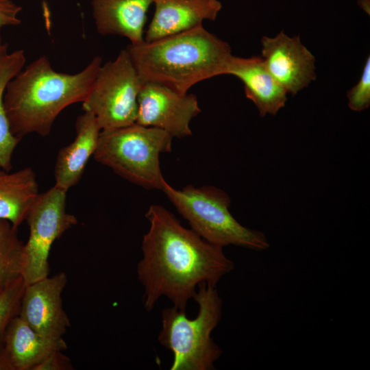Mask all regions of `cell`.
Here are the masks:
<instances>
[{"instance_id": "6da1fadb", "label": "cell", "mask_w": 370, "mask_h": 370, "mask_svg": "<svg viewBox=\"0 0 370 370\" xmlns=\"http://www.w3.org/2000/svg\"><path fill=\"white\" fill-rule=\"evenodd\" d=\"M145 217L149 228L143 238L137 274L148 312L162 296L174 307L186 310L199 284L217 286L234 269V263L225 255L223 247L184 227L165 208L151 205Z\"/></svg>"}, {"instance_id": "7a4b0ae2", "label": "cell", "mask_w": 370, "mask_h": 370, "mask_svg": "<svg viewBox=\"0 0 370 370\" xmlns=\"http://www.w3.org/2000/svg\"><path fill=\"white\" fill-rule=\"evenodd\" d=\"M101 64L96 56L77 73H60L42 56L24 67L8 83L3 97L14 136L20 140L29 134L47 136L64 108L86 99Z\"/></svg>"}, {"instance_id": "3957f363", "label": "cell", "mask_w": 370, "mask_h": 370, "mask_svg": "<svg viewBox=\"0 0 370 370\" xmlns=\"http://www.w3.org/2000/svg\"><path fill=\"white\" fill-rule=\"evenodd\" d=\"M126 51L142 82L166 86L186 94L195 84L226 75L233 56L227 42L202 25L139 45Z\"/></svg>"}, {"instance_id": "277c9868", "label": "cell", "mask_w": 370, "mask_h": 370, "mask_svg": "<svg viewBox=\"0 0 370 370\" xmlns=\"http://www.w3.org/2000/svg\"><path fill=\"white\" fill-rule=\"evenodd\" d=\"M193 299L199 306L195 319H189L186 310L174 306L161 312L158 340L173 353L170 370H213L223 353L211 337L222 315L223 301L216 286L199 284Z\"/></svg>"}, {"instance_id": "5b68a950", "label": "cell", "mask_w": 370, "mask_h": 370, "mask_svg": "<svg viewBox=\"0 0 370 370\" xmlns=\"http://www.w3.org/2000/svg\"><path fill=\"white\" fill-rule=\"evenodd\" d=\"M161 190L190 229L206 241L223 247L232 245L256 251L269 248L263 232L245 227L232 216L230 198L222 190L193 185L177 190L164 180Z\"/></svg>"}, {"instance_id": "8992f818", "label": "cell", "mask_w": 370, "mask_h": 370, "mask_svg": "<svg viewBox=\"0 0 370 370\" xmlns=\"http://www.w3.org/2000/svg\"><path fill=\"white\" fill-rule=\"evenodd\" d=\"M172 138L162 130L136 123L101 131L93 158L134 184L161 190L165 180L159 158L171 151Z\"/></svg>"}, {"instance_id": "52a82bcc", "label": "cell", "mask_w": 370, "mask_h": 370, "mask_svg": "<svg viewBox=\"0 0 370 370\" xmlns=\"http://www.w3.org/2000/svg\"><path fill=\"white\" fill-rule=\"evenodd\" d=\"M143 84L126 49L121 50L114 60L101 65L82 108L101 131L134 124Z\"/></svg>"}, {"instance_id": "ba28073f", "label": "cell", "mask_w": 370, "mask_h": 370, "mask_svg": "<svg viewBox=\"0 0 370 370\" xmlns=\"http://www.w3.org/2000/svg\"><path fill=\"white\" fill-rule=\"evenodd\" d=\"M66 191L53 186L39 194L26 218L29 234L25 249L23 278L29 284L49 276V256L54 241L77 224L66 210Z\"/></svg>"}, {"instance_id": "9c48e42d", "label": "cell", "mask_w": 370, "mask_h": 370, "mask_svg": "<svg viewBox=\"0 0 370 370\" xmlns=\"http://www.w3.org/2000/svg\"><path fill=\"white\" fill-rule=\"evenodd\" d=\"M200 112L195 95L144 82L138 97L136 123L162 130L173 138H182L192 134L190 122Z\"/></svg>"}, {"instance_id": "30bf717a", "label": "cell", "mask_w": 370, "mask_h": 370, "mask_svg": "<svg viewBox=\"0 0 370 370\" xmlns=\"http://www.w3.org/2000/svg\"><path fill=\"white\" fill-rule=\"evenodd\" d=\"M261 44L265 67L287 93L295 95L316 79L315 58L299 36L282 31L273 38L263 36Z\"/></svg>"}, {"instance_id": "8fae6325", "label": "cell", "mask_w": 370, "mask_h": 370, "mask_svg": "<svg viewBox=\"0 0 370 370\" xmlns=\"http://www.w3.org/2000/svg\"><path fill=\"white\" fill-rule=\"evenodd\" d=\"M66 283V275L60 272L25 285L18 316L41 335L62 337L70 325L62 299Z\"/></svg>"}, {"instance_id": "7c38bea8", "label": "cell", "mask_w": 370, "mask_h": 370, "mask_svg": "<svg viewBox=\"0 0 370 370\" xmlns=\"http://www.w3.org/2000/svg\"><path fill=\"white\" fill-rule=\"evenodd\" d=\"M155 12L144 37L153 41L214 21L222 8L218 0H154Z\"/></svg>"}, {"instance_id": "4fadbf2b", "label": "cell", "mask_w": 370, "mask_h": 370, "mask_svg": "<svg viewBox=\"0 0 370 370\" xmlns=\"http://www.w3.org/2000/svg\"><path fill=\"white\" fill-rule=\"evenodd\" d=\"M226 75L238 77L244 85L247 98L256 105L261 116L275 115L284 107L286 91L275 81L260 56H232Z\"/></svg>"}, {"instance_id": "5bb4252c", "label": "cell", "mask_w": 370, "mask_h": 370, "mask_svg": "<svg viewBox=\"0 0 370 370\" xmlns=\"http://www.w3.org/2000/svg\"><path fill=\"white\" fill-rule=\"evenodd\" d=\"M154 0H91L97 32L127 38L131 45L145 41L147 13Z\"/></svg>"}, {"instance_id": "9a60e30c", "label": "cell", "mask_w": 370, "mask_h": 370, "mask_svg": "<svg viewBox=\"0 0 370 370\" xmlns=\"http://www.w3.org/2000/svg\"><path fill=\"white\" fill-rule=\"evenodd\" d=\"M75 131L73 141L58 151L55 164L54 186L66 192L80 180L101 130L95 118L84 112L76 120Z\"/></svg>"}, {"instance_id": "2e32d148", "label": "cell", "mask_w": 370, "mask_h": 370, "mask_svg": "<svg viewBox=\"0 0 370 370\" xmlns=\"http://www.w3.org/2000/svg\"><path fill=\"white\" fill-rule=\"evenodd\" d=\"M2 346L13 370H35L53 353L67 348L62 337L50 338L41 335L18 315L8 325Z\"/></svg>"}, {"instance_id": "e0dca14e", "label": "cell", "mask_w": 370, "mask_h": 370, "mask_svg": "<svg viewBox=\"0 0 370 370\" xmlns=\"http://www.w3.org/2000/svg\"><path fill=\"white\" fill-rule=\"evenodd\" d=\"M39 195L34 171L25 167L14 172L0 169V219L17 227L25 221Z\"/></svg>"}, {"instance_id": "ac0fdd59", "label": "cell", "mask_w": 370, "mask_h": 370, "mask_svg": "<svg viewBox=\"0 0 370 370\" xmlns=\"http://www.w3.org/2000/svg\"><path fill=\"white\" fill-rule=\"evenodd\" d=\"M25 53L22 49L10 52L0 36V169L10 171L14 151L20 140L12 133L5 114L3 97L8 83L25 67Z\"/></svg>"}, {"instance_id": "d6986e66", "label": "cell", "mask_w": 370, "mask_h": 370, "mask_svg": "<svg viewBox=\"0 0 370 370\" xmlns=\"http://www.w3.org/2000/svg\"><path fill=\"white\" fill-rule=\"evenodd\" d=\"M24 245L18 236L17 227L0 219V293L10 283L23 277Z\"/></svg>"}, {"instance_id": "ffe728a7", "label": "cell", "mask_w": 370, "mask_h": 370, "mask_svg": "<svg viewBox=\"0 0 370 370\" xmlns=\"http://www.w3.org/2000/svg\"><path fill=\"white\" fill-rule=\"evenodd\" d=\"M25 285L21 277L0 293V345L10 321L18 315Z\"/></svg>"}, {"instance_id": "44dd1931", "label": "cell", "mask_w": 370, "mask_h": 370, "mask_svg": "<svg viewBox=\"0 0 370 370\" xmlns=\"http://www.w3.org/2000/svg\"><path fill=\"white\" fill-rule=\"evenodd\" d=\"M349 108L361 112L370 106V57L367 58L358 82L347 93Z\"/></svg>"}, {"instance_id": "7402d4cb", "label": "cell", "mask_w": 370, "mask_h": 370, "mask_svg": "<svg viewBox=\"0 0 370 370\" xmlns=\"http://www.w3.org/2000/svg\"><path fill=\"white\" fill-rule=\"evenodd\" d=\"M21 10L22 7L12 0H0V27L20 25Z\"/></svg>"}, {"instance_id": "603a6c76", "label": "cell", "mask_w": 370, "mask_h": 370, "mask_svg": "<svg viewBox=\"0 0 370 370\" xmlns=\"http://www.w3.org/2000/svg\"><path fill=\"white\" fill-rule=\"evenodd\" d=\"M58 351L53 353L38 365L35 370H70L73 366L68 357Z\"/></svg>"}, {"instance_id": "cb8c5ba5", "label": "cell", "mask_w": 370, "mask_h": 370, "mask_svg": "<svg viewBox=\"0 0 370 370\" xmlns=\"http://www.w3.org/2000/svg\"><path fill=\"white\" fill-rule=\"evenodd\" d=\"M360 8L368 15H370V0H357Z\"/></svg>"}]
</instances>
